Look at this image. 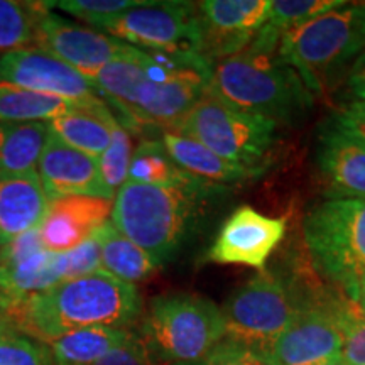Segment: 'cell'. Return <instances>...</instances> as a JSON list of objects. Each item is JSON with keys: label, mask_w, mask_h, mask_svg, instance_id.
<instances>
[{"label": "cell", "mask_w": 365, "mask_h": 365, "mask_svg": "<svg viewBox=\"0 0 365 365\" xmlns=\"http://www.w3.org/2000/svg\"><path fill=\"white\" fill-rule=\"evenodd\" d=\"M212 65L137 49L129 59L105 66L93 76L98 95L120 112L130 132L154 127L175 132L207 93Z\"/></svg>", "instance_id": "cell-1"}, {"label": "cell", "mask_w": 365, "mask_h": 365, "mask_svg": "<svg viewBox=\"0 0 365 365\" xmlns=\"http://www.w3.org/2000/svg\"><path fill=\"white\" fill-rule=\"evenodd\" d=\"M143 314V296L135 284L117 279L103 269L0 309V317L46 345L88 327L132 328Z\"/></svg>", "instance_id": "cell-2"}, {"label": "cell", "mask_w": 365, "mask_h": 365, "mask_svg": "<svg viewBox=\"0 0 365 365\" xmlns=\"http://www.w3.org/2000/svg\"><path fill=\"white\" fill-rule=\"evenodd\" d=\"M282 33L264 26L244 51L212 65L208 90L240 110L291 124L313 105V93L281 56Z\"/></svg>", "instance_id": "cell-3"}, {"label": "cell", "mask_w": 365, "mask_h": 365, "mask_svg": "<svg viewBox=\"0 0 365 365\" xmlns=\"http://www.w3.org/2000/svg\"><path fill=\"white\" fill-rule=\"evenodd\" d=\"M227 191L207 181L158 186L127 180L113 200L110 222L163 266L193 234L210 200Z\"/></svg>", "instance_id": "cell-4"}, {"label": "cell", "mask_w": 365, "mask_h": 365, "mask_svg": "<svg viewBox=\"0 0 365 365\" xmlns=\"http://www.w3.org/2000/svg\"><path fill=\"white\" fill-rule=\"evenodd\" d=\"M279 51L313 97L322 95L333 76L365 51V2H346L286 31Z\"/></svg>", "instance_id": "cell-5"}, {"label": "cell", "mask_w": 365, "mask_h": 365, "mask_svg": "<svg viewBox=\"0 0 365 365\" xmlns=\"http://www.w3.org/2000/svg\"><path fill=\"white\" fill-rule=\"evenodd\" d=\"M137 333L154 357L170 365H196L225 339L222 308L198 294L150 299Z\"/></svg>", "instance_id": "cell-6"}, {"label": "cell", "mask_w": 365, "mask_h": 365, "mask_svg": "<svg viewBox=\"0 0 365 365\" xmlns=\"http://www.w3.org/2000/svg\"><path fill=\"white\" fill-rule=\"evenodd\" d=\"M314 267L357 303L365 274V200H327L303 218Z\"/></svg>", "instance_id": "cell-7"}, {"label": "cell", "mask_w": 365, "mask_h": 365, "mask_svg": "<svg viewBox=\"0 0 365 365\" xmlns=\"http://www.w3.org/2000/svg\"><path fill=\"white\" fill-rule=\"evenodd\" d=\"M276 130V122L240 110L207 90L173 134L190 137L227 161L264 171Z\"/></svg>", "instance_id": "cell-8"}, {"label": "cell", "mask_w": 365, "mask_h": 365, "mask_svg": "<svg viewBox=\"0 0 365 365\" xmlns=\"http://www.w3.org/2000/svg\"><path fill=\"white\" fill-rule=\"evenodd\" d=\"M293 322L262 360L266 365H325L340 359L345 323L355 301L323 293H301Z\"/></svg>", "instance_id": "cell-9"}, {"label": "cell", "mask_w": 365, "mask_h": 365, "mask_svg": "<svg viewBox=\"0 0 365 365\" xmlns=\"http://www.w3.org/2000/svg\"><path fill=\"white\" fill-rule=\"evenodd\" d=\"M298 312L296 293L281 277L262 271L228 296L222 307L225 339L266 355Z\"/></svg>", "instance_id": "cell-10"}, {"label": "cell", "mask_w": 365, "mask_h": 365, "mask_svg": "<svg viewBox=\"0 0 365 365\" xmlns=\"http://www.w3.org/2000/svg\"><path fill=\"white\" fill-rule=\"evenodd\" d=\"M102 33L148 53L188 61H205L196 2L148 0L144 6L118 16Z\"/></svg>", "instance_id": "cell-11"}, {"label": "cell", "mask_w": 365, "mask_h": 365, "mask_svg": "<svg viewBox=\"0 0 365 365\" xmlns=\"http://www.w3.org/2000/svg\"><path fill=\"white\" fill-rule=\"evenodd\" d=\"M34 48L53 54L75 68L88 80H93L100 70L122 59H129L137 48L100 33L93 27H83L63 19L41 2L36 21Z\"/></svg>", "instance_id": "cell-12"}, {"label": "cell", "mask_w": 365, "mask_h": 365, "mask_svg": "<svg viewBox=\"0 0 365 365\" xmlns=\"http://www.w3.org/2000/svg\"><path fill=\"white\" fill-rule=\"evenodd\" d=\"M317 166L330 200H365V132L344 113L318 127Z\"/></svg>", "instance_id": "cell-13"}, {"label": "cell", "mask_w": 365, "mask_h": 365, "mask_svg": "<svg viewBox=\"0 0 365 365\" xmlns=\"http://www.w3.org/2000/svg\"><path fill=\"white\" fill-rule=\"evenodd\" d=\"M63 254L49 252L36 230L0 249V309L66 281Z\"/></svg>", "instance_id": "cell-14"}, {"label": "cell", "mask_w": 365, "mask_h": 365, "mask_svg": "<svg viewBox=\"0 0 365 365\" xmlns=\"http://www.w3.org/2000/svg\"><path fill=\"white\" fill-rule=\"evenodd\" d=\"M0 85L53 95L71 102L102 100L93 81L39 48H26L0 56Z\"/></svg>", "instance_id": "cell-15"}, {"label": "cell", "mask_w": 365, "mask_h": 365, "mask_svg": "<svg viewBox=\"0 0 365 365\" xmlns=\"http://www.w3.org/2000/svg\"><path fill=\"white\" fill-rule=\"evenodd\" d=\"M202 27V54L210 65L235 56L266 26L271 0H205L196 2Z\"/></svg>", "instance_id": "cell-16"}, {"label": "cell", "mask_w": 365, "mask_h": 365, "mask_svg": "<svg viewBox=\"0 0 365 365\" xmlns=\"http://www.w3.org/2000/svg\"><path fill=\"white\" fill-rule=\"evenodd\" d=\"M284 234V218L267 217L249 205H242L223 222L208 249V259L217 264H237L262 272Z\"/></svg>", "instance_id": "cell-17"}, {"label": "cell", "mask_w": 365, "mask_h": 365, "mask_svg": "<svg viewBox=\"0 0 365 365\" xmlns=\"http://www.w3.org/2000/svg\"><path fill=\"white\" fill-rule=\"evenodd\" d=\"M112 210L113 202L97 195H68L51 200L38 227L41 244L49 252H70L108 222Z\"/></svg>", "instance_id": "cell-18"}, {"label": "cell", "mask_w": 365, "mask_h": 365, "mask_svg": "<svg viewBox=\"0 0 365 365\" xmlns=\"http://www.w3.org/2000/svg\"><path fill=\"white\" fill-rule=\"evenodd\" d=\"M38 170L49 202L68 195L98 196V158L63 143L53 130L39 159Z\"/></svg>", "instance_id": "cell-19"}, {"label": "cell", "mask_w": 365, "mask_h": 365, "mask_svg": "<svg viewBox=\"0 0 365 365\" xmlns=\"http://www.w3.org/2000/svg\"><path fill=\"white\" fill-rule=\"evenodd\" d=\"M48 207L38 171L0 173V249L36 230Z\"/></svg>", "instance_id": "cell-20"}, {"label": "cell", "mask_w": 365, "mask_h": 365, "mask_svg": "<svg viewBox=\"0 0 365 365\" xmlns=\"http://www.w3.org/2000/svg\"><path fill=\"white\" fill-rule=\"evenodd\" d=\"M161 143L173 161L181 170L190 173L191 176L198 178V180L223 186V188L237 185V182L249 181L262 173L227 161L217 153H213L212 149H208L207 145L196 143L190 137L173 134V132H161Z\"/></svg>", "instance_id": "cell-21"}, {"label": "cell", "mask_w": 365, "mask_h": 365, "mask_svg": "<svg viewBox=\"0 0 365 365\" xmlns=\"http://www.w3.org/2000/svg\"><path fill=\"white\" fill-rule=\"evenodd\" d=\"M113 117L115 115L105 100H98L95 103L81 105L76 110L54 118L48 124L63 143L90 156L100 158L110 145V122Z\"/></svg>", "instance_id": "cell-22"}, {"label": "cell", "mask_w": 365, "mask_h": 365, "mask_svg": "<svg viewBox=\"0 0 365 365\" xmlns=\"http://www.w3.org/2000/svg\"><path fill=\"white\" fill-rule=\"evenodd\" d=\"M97 235L100 240L102 269L115 276L117 279L135 284L148 279L161 267L144 249L118 232L112 222H107L102 228H98Z\"/></svg>", "instance_id": "cell-23"}, {"label": "cell", "mask_w": 365, "mask_h": 365, "mask_svg": "<svg viewBox=\"0 0 365 365\" xmlns=\"http://www.w3.org/2000/svg\"><path fill=\"white\" fill-rule=\"evenodd\" d=\"M49 134L48 122H0V173L36 171Z\"/></svg>", "instance_id": "cell-24"}, {"label": "cell", "mask_w": 365, "mask_h": 365, "mask_svg": "<svg viewBox=\"0 0 365 365\" xmlns=\"http://www.w3.org/2000/svg\"><path fill=\"white\" fill-rule=\"evenodd\" d=\"M132 328L88 327L66 333L49 344L54 365H93L120 345Z\"/></svg>", "instance_id": "cell-25"}, {"label": "cell", "mask_w": 365, "mask_h": 365, "mask_svg": "<svg viewBox=\"0 0 365 365\" xmlns=\"http://www.w3.org/2000/svg\"><path fill=\"white\" fill-rule=\"evenodd\" d=\"M81 105L86 103L0 85V122H51Z\"/></svg>", "instance_id": "cell-26"}, {"label": "cell", "mask_w": 365, "mask_h": 365, "mask_svg": "<svg viewBox=\"0 0 365 365\" xmlns=\"http://www.w3.org/2000/svg\"><path fill=\"white\" fill-rule=\"evenodd\" d=\"M127 180L158 186L195 185L203 180L191 176L173 161L161 140L144 139L132 150Z\"/></svg>", "instance_id": "cell-27"}, {"label": "cell", "mask_w": 365, "mask_h": 365, "mask_svg": "<svg viewBox=\"0 0 365 365\" xmlns=\"http://www.w3.org/2000/svg\"><path fill=\"white\" fill-rule=\"evenodd\" d=\"M112 140L107 150L98 158L100 163V182L98 196L113 202L118 191L129 176V166L132 158L130 132L125 129L117 117L112 118Z\"/></svg>", "instance_id": "cell-28"}, {"label": "cell", "mask_w": 365, "mask_h": 365, "mask_svg": "<svg viewBox=\"0 0 365 365\" xmlns=\"http://www.w3.org/2000/svg\"><path fill=\"white\" fill-rule=\"evenodd\" d=\"M41 2L0 0V51L34 48Z\"/></svg>", "instance_id": "cell-29"}, {"label": "cell", "mask_w": 365, "mask_h": 365, "mask_svg": "<svg viewBox=\"0 0 365 365\" xmlns=\"http://www.w3.org/2000/svg\"><path fill=\"white\" fill-rule=\"evenodd\" d=\"M0 365H54L49 345L0 317Z\"/></svg>", "instance_id": "cell-30"}, {"label": "cell", "mask_w": 365, "mask_h": 365, "mask_svg": "<svg viewBox=\"0 0 365 365\" xmlns=\"http://www.w3.org/2000/svg\"><path fill=\"white\" fill-rule=\"evenodd\" d=\"M145 2L148 0H61L44 4L48 9H59L102 33L118 16L134 7L144 6Z\"/></svg>", "instance_id": "cell-31"}, {"label": "cell", "mask_w": 365, "mask_h": 365, "mask_svg": "<svg viewBox=\"0 0 365 365\" xmlns=\"http://www.w3.org/2000/svg\"><path fill=\"white\" fill-rule=\"evenodd\" d=\"M345 4V0H271V12L266 24L284 34L286 31Z\"/></svg>", "instance_id": "cell-32"}, {"label": "cell", "mask_w": 365, "mask_h": 365, "mask_svg": "<svg viewBox=\"0 0 365 365\" xmlns=\"http://www.w3.org/2000/svg\"><path fill=\"white\" fill-rule=\"evenodd\" d=\"M93 365H170L161 362L154 354L150 352L149 346L144 344L137 331H132L130 336L115 349L110 350L105 357Z\"/></svg>", "instance_id": "cell-33"}, {"label": "cell", "mask_w": 365, "mask_h": 365, "mask_svg": "<svg viewBox=\"0 0 365 365\" xmlns=\"http://www.w3.org/2000/svg\"><path fill=\"white\" fill-rule=\"evenodd\" d=\"M340 360L346 365H365V313L359 303L354 304L346 318Z\"/></svg>", "instance_id": "cell-34"}, {"label": "cell", "mask_w": 365, "mask_h": 365, "mask_svg": "<svg viewBox=\"0 0 365 365\" xmlns=\"http://www.w3.org/2000/svg\"><path fill=\"white\" fill-rule=\"evenodd\" d=\"M63 259H65L68 279L85 276V274L102 269V261H100V240L97 232L76 249L63 254Z\"/></svg>", "instance_id": "cell-35"}, {"label": "cell", "mask_w": 365, "mask_h": 365, "mask_svg": "<svg viewBox=\"0 0 365 365\" xmlns=\"http://www.w3.org/2000/svg\"><path fill=\"white\" fill-rule=\"evenodd\" d=\"M196 365H266L261 355L230 339H223L215 349Z\"/></svg>", "instance_id": "cell-36"}, {"label": "cell", "mask_w": 365, "mask_h": 365, "mask_svg": "<svg viewBox=\"0 0 365 365\" xmlns=\"http://www.w3.org/2000/svg\"><path fill=\"white\" fill-rule=\"evenodd\" d=\"M346 85L352 91L357 102H365V51L355 58L354 65L350 66Z\"/></svg>", "instance_id": "cell-37"}, {"label": "cell", "mask_w": 365, "mask_h": 365, "mask_svg": "<svg viewBox=\"0 0 365 365\" xmlns=\"http://www.w3.org/2000/svg\"><path fill=\"white\" fill-rule=\"evenodd\" d=\"M344 115L352 118H365V102H354L345 108Z\"/></svg>", "instance_id": "cell-38"}, {"label": "cell", "mask_w": 365, "mask_h": 365, "mask_svg": "<svg viewBox=\"0 0 365 365\" xmlns=\"http://www.w3.org/2000/svg\"><path fill=\"white\" fill-rule=\"evenodd\" d=\"M357 303H359V307L362 308V312L365 313V274H364L362 281H360V286H359V298H357Z\"/></svg>", "instance_id": "cell-39"}, {"label": "cell", "mask_w": 365, "mask_h": 365, "mask_svg": "<svg viewBox=\"0 0 365 365\" xmlns=\"http://www.w3.org/2000/svg\"><path fill=\"white\" fill-rule=\"evenodd\" d=\"M345 117H346V115H345ZM349 118L354 122L355 125H359L360 129H362V130L365 132V118H352V117H349Z\"/></svg>", "instance_id": "cell-40"}, {"label": "cell", "mask_w": 365, "mask_h": 365, "mask_svg": "<svg viewBox=\"0 0 365 365\" xmlns=\"http://www.w3.org/2000/svg\"><path fill=\"white\" fill-rule=\"evenodd\" d=\"M325 365H346L344 360H340V359H336V360H331V362H328V364H325Z\"/></svg>", "instance_id": "cell-41"}]
</instances>
